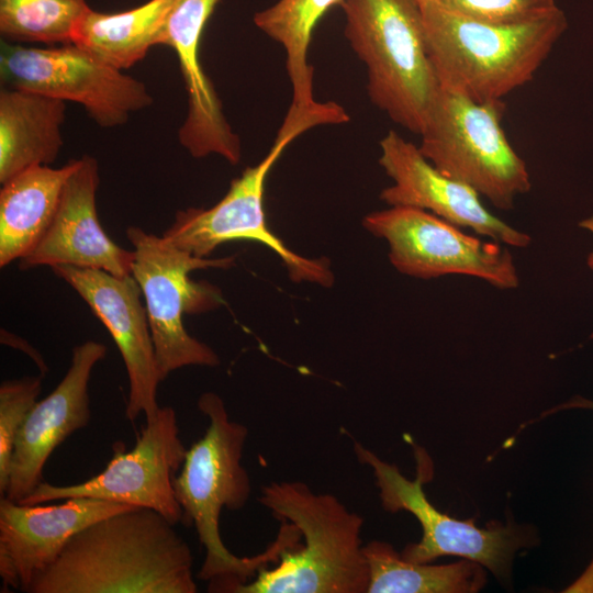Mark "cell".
<instances>
[{
    "instance_id": "obj_1",
    "label": "cell",
    "mask_w": 593,
    "mask_h": 593,
    "mask_svg": "<svg viewBox=\"0 0 593 593\" xmlns=\"http://www.w3.org/2000/svg\"><path fill=\"white\" fill-rule=\"evenodd\" d=\"M175 524L132 507L74 535L27 593H195L193 557Z\"/></svg>"
},
{
    "instance_id": "obj_2",
    "label": "cell",
    "mask_w": 593,
    "mask_h": 593,
    "mask_svg": "<svg viewBox=\"0 0 593 593\" xmlns=\"http://www.w3.org/2000/svg\"><path fill=\"white\" fill-rule=\"evenodd\" d=\"M198 407L209 419V426L189 449L179 472L174 478L176 499L182 510V521L194 525L205 557L198 578L209 582L210 592H231L248 582L269 562H278L287 549L299 546L300 530L281 522L276 540L253 557L232 553L220 534L223 508L238 511L245 506L251 483L242 465L248 429L228 417L222 399L203 393Z\"/></svg>"
},
{
    "instance_id": "obj_3",
    "label": "cell",
    "mask_w": 593,
    "mask_h": 593,
    "mask_svg": "<svg viewBox=\"0 0 593 593\" xmlns=\"http://www.w3.org/2000/svg\"><path fill=\"white\" fill-rule=\"evenodd\" d=\"M259 502L280 522L296 526L304 544L287 549L234 593H365L369 567L360 537L363 519L336 496L300 481L265 485Z\"/></svg>"
},
{
    "instance_id": "obj_4",
    "label": "cell",
    "mask_w": 593,
    "mask_h": 593,
    "mask_svg": "<svg viewBox=\"0 0 593 593\" xmlns=\"http://www.w3.org/2000/svg\"><path fill=\"white\" fill-rule=\"evenodd\" d=\"M440 86L477 102L499 101L533 78L568 21L560 8L529 22L491 24L422 4Z\"/></svg>"
},
{
    "instance_id": "obj_5",
    "label": "cell",
    "mask_w": 593,
    "mask_h": 593,
    "mask_svg": "<svg viewBox=\"0 0 593 593\" xmlns=\"http://www.w3.org/2000/svg\"><path fill=\"white\" fill-rule=\"evenodd\" d=\"M344 34L367 69L371 102L421 134L441 86L426 42L418 0H343Z\"/></svg>"
},
{
    "instance_id": "obj_6",
    "label": "cell",
    "mask_w": 593,
    "mask_h": 593,
    "mask_svg": "<svg viewBox=\"0 0 593 593\" xmlns=\"http://www.w3.org/2000/svg\"><path fill=\"white\" fill-rule=\"evenodd\" d=\"M504 110L502 100L477 102L441 87L418 148L440 172L508 211L532 182L502 127Z\"/></svg>"
},
{
    "instance_id": "obj_7",
    "label": "cell",
    "mask_w": 593,
    "mask_h": 593,
    "mask_svg": "<svg viewBox=\"0 0 593 593\" xmlns=\"http://www.w3.org/2000/svg\"><path fill=\"white\" fill-rule=\"evenodd\" d=\"M126 236L134 248L132 276L145 299L163 380L187 366H217V354L187 332L182 315L213 310L223 299L216 287L192 281L189 273L206 268L227 269L235 258L195 257L138 226H128Z\"/></svg>"
},
{
    "instance_id": "obj_8",
    "label": "cell",
    "mask_w": 593,
    "mask_h": 593,
    "mask_svg": "<svg viewBox=\"0 0 593 593\" xmlns=\"http://www.w3.org/2000/svg\"><path fill=\"white\" fill-rule=\"evenodd\" d=\"M315 126L316 122L311 119H284L261 161L247 167L234 179L227 193L213 206L178 211L161 237L174 247L202 258H208L226 242L254 240L270 248L282 260L293 281L331 287L334 275L329 261L306 258L288 248L269 230L264 212L265 181L273 164L293 139Z\"/></svg>"
},
{
    "instance_id": "obj_9",
    "label": "cell",
    "mask_w": 593,
    "mask_h": 593,
    "mask_svg": "<svg viewBox=\"0 0 593 593\" xmlns=\"http://www.w3.org/2000/svg\"><path fill=\"white\" fill-rule=\"evenodd\" d=\"M354 450L357 459L372 470L382 507L389 512L406 511L421 524L422 538L404 548L401 553L404 560L429 563L444 556H457L482 564L504 580L516 552L534 545L535 535L524 525L492 523L481 528L472 518L461 521L436 508L423 490L424 482L433 474V465L421 448L415 449V480L406 479L395 465L358 443Z\"/></svg>"
},
{
    "instance_id": "obj_10",
    "label": "cell",
    "mask_w": 593,
    "mask_h": 593,
    "mask_svg": "<svg viewBox=\"0 0 593 593\" xmlns=\"http://www.w3.org/2000/svg\"><path fill=\"white\" fill-rule=\"evenodd\" d=\"M0 77L8 88L76 102L104 128L125 124L154 102L143 81L72 43L34 47L1 41Z\"/></svg>"
},
{
    "instance_id": "obj_11",
    "label": "cell",
    "mask_w": 593,
    "mask_h": 593,
    "mask_svg": "<svg viewBox=\"0 0 593 593\" xmlns=\"http://www.w3.org/2000/svg\"><path fill=\"white\" fill-rule=\"evenodd\" d=\"M362 225L387 240L389 260L403 275L419 279L465 275L503 290L519 286L513 256L506 248L466 234L428 211L390 206L367 214Z\"/></svg>"
},
{
    "instance_id": "obj_12",
    "label": "cell",
    "mask_w": 593,
    "mask_h": 593,
    "mask_svg": "<svg viewBox=\"0 0 593 593\" xmlns=\"http://www.w3.org/2000/svg\"><path fill=\"white\" fill-rule=\"evenodd\" d=\"M187 448L170 406L159 407L146 421L134 447L125 451L122 443L100 473L87 481L56 485L41 482L21 504H43L70 497H93L155 510L172 524L182 521L176 499L174 478L180 470Z\"/></svg>"
},
{
    "instance_id": "obj_13",
    "label": "cell",
    "mask_w": 593,
    "mask_h": 593,
    "mask_svg": "<svg viewBox=\"0 0 593 593\" xmlns=\"http://www.w3.org/2000/svg\"><path fill=\"white\" fill-rule=\"evenodd\" d=\"M54 273L67 282L104 324L124 361L128 378L125 416L134 422L141 414L153 418L158 410L157 388L163 381L142 290L130 275L74 266H55Z\"/></svg>"
},
{
    "instance_id": "obj_14",
    "label": "cell",
    "mask_w": 593,
    "mask_h": 593,
    "mask_svg": "<svg viewBox=\"0 0 593 593\" xmlns=\"http://www.w3.org/2000/svg\"><path fill=\"white\" fill-rule=\"evenodd\" d=\"M379 165L393 184L380 199L389 206H411L428 211L460 228H470L499 244L516 248L529 246L532 238L494 214L467 184L434 167L418 146L389 131L380 141Z\"/></svg>"
},
{
    "instance_id": "obj_15",
    "label": "cell",
    "mask_w": 593,
    "mask_h": 593,
    "mask_svg": "<svg viewBox=\"0 0 593 593\" xmlns=\"http://www.w3.org/2000/svg\"><path fill=\"white\" fill-rule=\"evenodd\" d=\"M221 1L174 0L158 45L176 53L187 91V114L178 131L180 145L194 158L219 155L236 165L242 157L240 138L228 123L199 57L202 33Z\"/></svg>"
},
{
    "instance_id": "obj_16",
    "label": "cell",
    "mask_w": 593,
    "mask_h": 593,
    "mask_svg": "<svg viewBox=\"0 0 593 593\" xmlns=\"http://www.w3.org/2000/svg\"><path fill=\"white\" fill-rule=\"evenodd\" d=\"M53 505L0 499V575L5 589L23 592L88 525L137 507L93 497H70Z\"/></svg>"
},
{
    "instance_id": "obj_17",
    "label": "cell",
    "mask_w": 593,
    "mask_h": 593,
    "mask_svg": "<svg viewBox=\"0 0 593 593\" xmlns=\"http://www.w3.org/2000/svg\"><path fill=\"white\" fill-rule=\"evenodd\" d=\"M105 354V345L96 340L72 349L68 371L53 392L35 403L16 436L4 497L19 503L33 492L43 482V469L52 452L88 425V383Z\"/></svg>"
},
{
    "instance_id": "obj_18",
    "label": "cell",
    "mask_w": 593,
    "mask_h": 593,
    "mask_svg": "<svg viewBox=\"0 0 593 593\" xmlns=\"http://www.w3.org/2000/svg\"><path fill=\"white\" fill-rule=\"evenodd\" d=\"M54 219L35 248L19 260L21 269L74 266L132 275L134 253L114 243L101 226L96 205L99 167L90 155L78 158Z\"/></svg>"
},
{
    "instance_id": "obj_19",
    "label": "cell",
    "mask_w": 593,
    "mask_h": 593,
    "mask_svg": "<svg viewBox=\"0 0 593 593\" xmlns=\"http://www.w3.org/2000/svg\"><path fill=\"white\" fill-rule=\"evenodd\" d=\"M66 102L33 91H0V183L35 166H51L64 145Z\"/></svg>"
},
{
    "instance_id": "obj_20",
    "label": "cell",
    "mask_w": 593,
    "mask_h": 593,
    "mask_svg": "<svg viewBox=\"0 0 593 593\" xmlns=\"http://www.w3.org/2000/svg\"><path fill=\"white\" fill-rule=\"evenodd\" d=\"M71 159L59 168L31 167L0 190V267L29 255L46 233L65 184L78 166Z\"/></svg>"
},
{
    "instance_id": "obj_21",
    "label": "cell",
    "mask_w": 593,
    "mask_h": 593,
    "mask_svg": "<svg viewBox=\"0 0 593 593\" xmlns=\"http://www.w3.org/2000/svg\"><path fill=\"white\" fill-rule=\"evenodd\" d=\"M172 3L174 0H148L115 13L89 8L75 30L72 44L113 68H131L158 45Z\"/></svg>"
},
{
    "instance_id": "obj_22",
    "label": "cell",
    "mask_w": 593,
    "mask_h": 593,
    "mask_svg": "<svg viewBox=\"0 0 593 593\" xmlns=\"http://www.w3.org/2000/svg\"><path fill=\"white\" fill-rule=\"evenodd\" d=\"M343 0H278L255 13L254 24L279 43L286 53V68L292 87L289 110L307 112L322 102L314 98V69L309 64L313 31L321 18Z\"/></svg>"
},
{
    "instance_id": "obj_23",
    "label": "cell",
    "mask_w": 593,
    "mask_h": 593,
    "mask_svg": "<svg viewBox=\"0 0 593 593\" xmlns=\"http://www.w3.org/2000/svg\"><path fill=\"white\" fill-rule=\"evenodd\" d=\"M369 567L367 593H472L485 583L483 566L468 559L449 564L406 561L392 545L363 546Z\"/></svg>"
},
{
    "instance_id": "obj_24",
    "label": "cell",
    "mask_w": 593,
    "mask_h": 593,
    "mask_svg": "<svg viewBox=\"0 0 593 593\" xmlns=\"http://www.w3.org/2000/svg\"><path fill=\"white\" fill-rule=\"evenodd\" d=\"M87 0H0V34L13 44L72 43Z\"/></svg>"
},
{
    "instance_id": "obj_25",
    "label": "cell",
    "mask_w": 593,
    "mask_h": 593,
    "mask_svg": "<svg viewBox=\"0 0 593 593\" xmlns=\"http://www.w3.org/2000/svg\"><path fill=\"white\" fill-rule=\"evenodd\" d=\"M42 390L41 376L5 380L0 385V496L9 483L10 462L16 436Z\"/></svg>"
},
{
    "instance_id": "obj_26",
    "label": "cell",
    "mask_w": 593,
    "mask_h": 593,
    "mask_svg": "<svg viewBox=\"0 0 593 593\" xmlns=\"http://www.w3.org/2000/svg\"><path fill=\"white\" fill-rule=\"evenodd\" d=\"M452 14L491 24H519L558 8L556 0H432Z\"/></svg>"
},
{
    "instance_id": "obj_27",
    "label": "cell",
    "mask_w": 593,
    "mask_h": 593,
    "mask_svg": "<svg viewBox=\"0 0 593 593\" xmlns=\"http://www.w3.org/2000/svg\"><path fill=\"white\" fill-rule=\"evenodd\" d=\"M564 592H593V559L584 572Z\"/></svg>"
},
{
    "instance_id": "obj_28",
    "label": "cell",
    "mask_w": 593,
    "mask_h": 593,
    "mask_svg": "<svg viewBox=\"0 0 593 593\" xmlns=\"http://www.w3.org/2000/svg\"><path fill=\"white\" fill-rule=\"evenodd\" d=\"M568 409H589L593 410V401L584 399L582 396H574L569 402L563 403L562 405H558L555 409L547 412V414H551L552 412H558L561 410H568Z\"/></svg>"
},
{
    "instance_id": "obj_29",
    "label": "cell",
    "mask_w": 593,
    "mask_h": 593,
    "mask_svg": "<svg viewBox=\"0 0 593 593\" xmlns=\"http://www.w3.org/2000/svg\"><path fill=\"white\" fill-rule=\"evenodd\" d=\"M579 227L586 230L593 235V214L579 222ZM586 266L593 270V250L586 257ZM590 338L593 339V333Z\"/></svg>"
},
{
    "instance_id": "obj_30",
    "label": "cell",
    "mask_w": 593,
    "mask_h": 593,
    "mask_svg": "<svg viewBox=\"0 0 593 593\" xmlns=\"http://www.w3.org/2000/svg\"><path fill=\"white\" fill-rule=\"evenodd\" d=\"M421 4L425 3V2H428V1H432V0H418Z\"/></svg>"
}]
</instances>
